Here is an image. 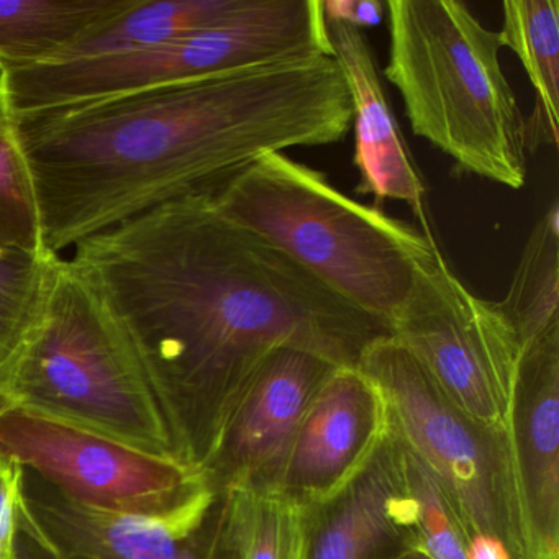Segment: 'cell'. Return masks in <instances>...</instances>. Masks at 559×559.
I'll use <instances>...</instances> for the list:
<instances>
[{
	"label": "cell",
	"mask_w": 559,
	"mask_h": 559,
	"mask_svg": "<svg viewBox=\"0 0 559 559\" xmlns=\"http://www.w3.org/2000/svg\"><path fill=\"white\" fill-rule=\"evenodd\" d=\"M71 264L126 333L176 457L204 471L274 349L358 366L389 329L336 296L207 192L166 202L76 245Z\"/></svg>",
	"instance_id": "1"
},
{
	"label": "cell",
	"mask_w": 559,
	"mask_h": 559,
	"mask_svg": "<svg viewBox=\"0 0 559 559\" xmlns=\"http://www.w3.org/2000/svg\"><path fill=\"white\" fill-rule=\"evenodd\" d=\"M352 96L333 57L297 58L14 116L45 250L211 191L271 153L340 143Z\"/></svg>",
	"instance_id": "2"
},
{
	"label": "cell",
	"mask_w": 559,
	"mask_h": 559,
	"mask_svg": "<svg viewBox=\"0 0 559 559\" xmlns=\"http://www.w3.org/2000/svg\"><path fill=\"white\" fill-rule=\"evenodd\" d=\"M205 192L225 217L280 248L389 332L418 267L438 248L420 228L348 198L286 153L264 155Z\"/></svg>",
	"instance_id": "3"
},
{
	"label": "cell",
	"mask_w": 559,
	"mask_h": 559,
	"mask_svg": "<svg viewBox=\"0 0 559 559\" xmlns=\"http://www.w3.org/2000/svg\"><path fill=\"white\" fill-rule=\"evenodd\" d=\"M385 80L404 100L412 133L456 171L520 191L528 120L500 64L499 32L460 0H389Z\"/></svg>",
	"instance_id": "4"
},
{
	"label": "cell",
	"mask_w": 559,
	"mask_h": 559,
	"mask_svg": "<svg viewBox=\"0 0 559 559\" xmlns=\"http://www.w3.org/2000/svg\"><path fill=\"white\" fill-rule=\"evenodd\" d=\"M0 404L176 457L168 425L129 338L93 284L60 257L48 271L31 329L0 372Z\"/></svg>",
	"instance_id": "5"
},
{
	"label": "cell",
	"mask_w": 559,
	"mask_h": 559,
	"mask_svg": "<svg viewBox=\"0 0 559 559\" xmlns=\"http://www.w3.org/2000/svg\"><path fill=\"white\" fill-rule=\"evenodd\" d=\"M333 57L323 0H247L225 21L158 47L0 73L14 116L297 58Z\"/></svg>",
	"instance_id": "6"
},
{
	"label": "cell",
	"mask_w": 559,
	"mask_h": 559,
	"mask_svg": "<svg viewBox=\"0 0 559 559\" xmlns=\"http://www.w3.org/2000/svg\"><path fill=\"white\" fill-rule=\"evenodd\" d=\"M358 368L378 382L399 440L447 490L471 535L492 536L513 559L525 558L509 430L460 411L391 333L365 349Z\"/></svg>",
	"instance_id": "7"
},
{
	"label": "cell",
	"mask_w": 559,
	"mask_h": 559,
	"mask_svg": "<svg viewBox=\"0 0 559 559\" xmlns=\"http://www.w3.org/2000/svg\"><path fill=\"white\" fill-rule=\"evenodd\" d=\"M391 335L460 411L509 430L522 346L499 304L471 293L440 248L418 267Z\"/></svg>",
	"instance_id": "8"
},
{
	"label": "cell",
	"mask_w": 559,
	"mask_h": 559,
	"mask_svg": "<svg viewBox=\"0 0 559 559\" xmlns=\"http://www.w3.org/2000/svg\"><path fill=\"white\" fill-rule=\"evenodd\" d=\"M0 453L70 499L112 512L159 515L207 483L178 457L11 404H0Z\"/></svg>",
	"instance_id": "9"
},
{
	"label": "cell",
	"mask_w": 559,
	"mask_h": 559,
	"mask_svg": "<svg viewBox=\"0 0 559 559\" xmlns=\"http://www.w3.org/2000/svg\"><path fill=\"white\" fill-rule=\"evenodd\" d=\"M22 499L45 535L71 559H227L218 538V490L205 483L159 515L76 502L24 469Z\"/></svg>",
	"instance_id": "10"
},
{
	"label": "cell",
	"mask_w": 559,
	"mask_h": 559,
	"mask_svg": "<svg viewBox=\"0 0 559 559\" xmlns=\"http://www.w3.org/2000/svg\"><path fill=\"white\" fill-rule=\"evenodd\" d=\"M391 433V408L378 382L358 366H338L313 395L271 487L302 506L332 499Z\"/></svg>",
	"instance_id": "11"
},
{
	"label": "cell",
	"mask_w": 559,
	"mask_h": 559,
	"mask_svg": "<svg viewBox=\"0 0 559 559\" xmlns=\"http://www.w3.org/2000/svg\"><path fill=\"white\" fill-rule=\"evenodd\" d=\"M335 368L304 349H274L235 405L205 466L211 486H273L313 395Z\"/></svg>",
	"instance_id": "12"
},
{
	"label": "cell",
	"mask_w": 559,
	"mask_h": 559,
	"mask_svg": "<svg viewBox=\"0 0 559 559\" xmlns=\"http://www.w3.org/2000/svg\"><path fill=\"white\" fill-rule=\"evenodd\" d=\"M509 438L523 559H559V326L520 353Z\"/></svg>",
	"instance_id": "13"
},
{
	"label": "cell",
	"mask_w": 559,
	"mask_h": 559,
	"mask_svg": "<svg viewBox=\"0 0 559 559\" xmlns=\"http://www.w3.org/2000/svg\"><path fill=\"white\" fill-rule=\"evenodd\" d=\"M412 522L405 447L392 428L348 487L304 506V559H399L414 549Z\"/></svg>",
	"instance_id": "14"
},
{
	"label": "cell",
	"mask_w": 559,
	"mask_h": 559,
	"mask_svg": "<svg viewBox=\"0 0 559 559\" xmlns=\"http://www.w3.org/2000/svg\"><path fill=\"white\" fill-rule=\"evenodd\" d=\"M326 28L333 58L352 96L355 166L359 173L356 194L372 195L378 202H404L420 222V230L433 237L425 205L427 188L385 96L365 31L336 21H326Z\"/></svg>",
	"instance_id": "15"
},
{
	"label": "cell",
	"mask_w": 559,
	"mask_h": 559,
	"mask_svg": "<svg viewBox=\"0 0 559 559\" xmlns=\"http://www.w3.org/2000/svg\"><path fill=\"white\" fill-rule=\"evenodd\" d=\"M135 0H0V71L58 60Z\"/></svg>",
	"instance_id": "16"
},
{
	"label": "cell",
	"mask_w": 559,
	"mask_h": 559,
	"mask_svg": "<svg viewBox=\"0 0 559 559\" xmlns=\"http://www.w3.org/2000/svg\"><path fill=\"white\" fill-rule=\"evenodd\" d=\"M218 538L227 559H304V506L273 487L218 490Z\"/></svg>",
	"instance_id": "17"
},
{
	"label": "cell",
	"mask_w": 559,
	"mask_h": 559,
	"mask_svg": "<svg viewBox=\"0 0 559 559\" xmlns=\"http://www.w3.org/2000/svg\"><path fill=\"white\" fill-rule=\"evenodd\" d=\"M503 48L519 58L536 96L535 116L528 122V148L556 146L559 136V0L502 2Z\"/></svg>",
	"instance_id": "18"
},
{
	"label": "cell",
	"mask_w": 559,
	"mask_h": 559,
	"mask_svg": "<svg viewBox=\"0 0 559 559\" xmlns=\"http://www.w3.org/2000/svg\"><path fill=\"white\" fill-rule=\"evenodd\" d=\"M247 0H135L58 60L127 53L168 44L237 14ZM55 61V60H53Z\"/></svg>",
	"instance_id": "19"
},
{
	"label": "cell",
	"mask_w": 559,
	"mask_h": 559,
	"mask_svg": "<svg viewBox=\"0 0 559 559\" xmlns=\"http://www.w3.org/2000/svg\"><path fill=\"white\" fill-rule=\"evenodd\" d=\"M499 304L520 346L559 326V204L538 218L516 264L506 299Z\"/></svg>",
	"instance_id": "20"
},
{
	"label": "cell",
	"mask_w": 559,
	"mask_h": 559,
	"mask_svg": "<svg viewBox=\"0 0 559 559\" xmlns=\"http://www.w3.org/2000/svg\"><path fill=\"white\" fill-rule=\"evenodd\" d=\"M0 250L45 254L31 171L15 139L14 114L0 86ZM51 254V253H50Z\"/></svg>",
	"instance_id": "21"
},
{
	"label": "cell",
	"mask_w": 559,
	"mask_h": 559,
	"mask_svg": "<svg viewBox=\"0 0 559 559\" xmlns=\"http://www.w3.org/2000/svg\"><path fill=\"white\" fill-rule=\"evenodd\" d=\"M405 471L414 502V549L428 559H469V528L447 490L407 448Z\"/></svg>",
	"instance_id": "22"
},
{
	"label": "cell",
	"mask_w": 559,
	"mask_h": 559,
	"mask_svg": "<svg viewBox=\"0 0 559 559\" xmlns=\"http://www.w3.org/2000/svg\"><path fill=\"white\" fill-rule=\"evenodd\" d=\"M57 254L0 250V372L31 329Z\"/></svg>",
	"instance_id": "23"
},
{
	"label": "cell",
	"mask_w": 559,
	"mask_h": 559,
	"mask_svg": "<svg viewBox=\"0 0 559 559\" xmlns=\"http://www.w3.org/2000/svg\"><path fill=\"white\" fill-rule=\"evenodd\" d=\"M24 467L0 453V559H15Z\"/></svg>",
	"instance_id": "24"
},
{
	"label": "cell",
	"mask_w": 559,
	"mask_h": 559,
	"mask_svg": "<svg viewBox=\"0 0 559 559\" xmlns=\"http://www.w3.org/2000/svg\"><path fill=\"white\" fill-rule=\"evenodd\" d=\"M15 559H71L45 535L22 499L19 507Z\"/></svg>",
	"instance_id": "25"
},
{
	"label": "cell",
	"mask_w": 559,
	"mask_h": 559,
	"mask_svg": "<svg viewBox=\"0 0 559 559\" xmlns=\"http://www.w3.org/2000/svg\"><path fill=\"white\" fill-rule=\"evenodd\" d=\"M323 14L326 21L343 22L365 31L381 24L384 4L379 0H325Z\"/></svg>",
	"instance_id": "26"
},
{
	"label": "cell",
	"mask_w": 559,
	"mask_h": 559,
	"mask_svg": "<svg viewBox=\"0 0 559 559\" xmlns=\"http://www.w3.org/2000/svg\"><path fill=\"white\" fill-rule=\"evenodd\" d=\"M399 559H428L427 556L421 555L420 551H417V549H411V551L405 552V555H402Z\"/></svg>",
	"instance_id": "27"
}]
</instances>
